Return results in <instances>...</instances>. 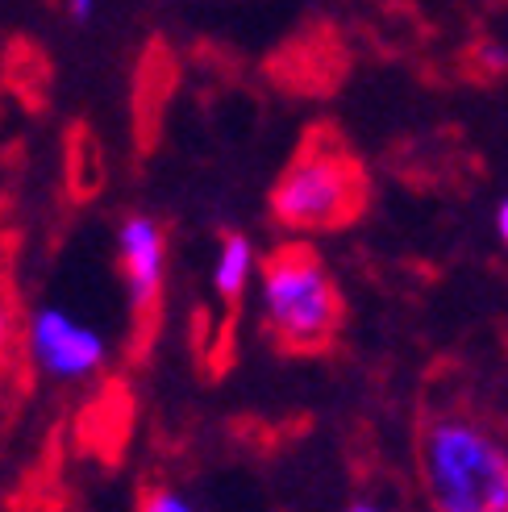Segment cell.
I'll return each mask as SVG.
<instances>
[{"mask_svg": "<svg viewBox=\"0 0 508 512\" xmlns=\"http://www.w3.org/2000/svg\"><path fill=\"white\" fill-rule=\"evenodd\" d=\"M138 512H200L188 492H180L175 483H150L138 500Z\"/></svg>", "mask_w": 508, "mask_h": 512, "instance_id": "cell-7", "label": "cell"}, {"mask_svg": "<svg viewBox=\"0 0 508 512\" xmlns=\"http://www.w3.org/2000/svg\"><path fill=\"white\" fill-rule=\"evenodd\" d=\"M479 63H484V71H492V75H504L508 71V50L496 46V42H484L479 46Z\"/></svg>", "mask_w": 508, "mask_h": 512, "instance_id": "cell-9", "label": "cell"}, {"mask_svg": "<svg viewBox=\"0 0 508 512\" xmlns=\"http://www.w3.org/2000/svg\"><path fill=\"white\" fill-rule=\"evenodd\" d=\"M367 175L338 142H309L279 171L271 188V217L288 234H329L363 213Z\"/></svg>", "mask_w": 508, "mask_h": 512, "instance_id": "cell-3", "label": "cell"}, {"mask_svg": "<svg viewBox=\"0 0 508 512\" xmlns=\"http://www.w3.org/2000/svg\"><path fill=\"white\" fill-rule=\"evenodd\" d=\"M117 275L130 313H155L171 275V238L155 213H125L113 234Z\"/></svg>", "mask_w": 508, "mask_h": 512, "instance_id": "cell-5", "label": "cell"}, {"mask_svg": "<svg viewBox=\"0 0 508 512\" xmlns=\"http://www.w3.org/2000/svg\"><path fill=\"white\" fill-rule=\"evenodd\" d=\"M417 475L434 512H508V438L467 408L425 417Z\"/></svg>", "mask_w": 508, "mask_h": 512, "instance_id": "cell-1", "label": "cell"}, {"mask_svg": "<svg viewBox=\"0 0 508 512\" xmlns=\"http://www.w3.org/2000/svg\"><path fill=\"white\" fill-rule=\"evenodd\" d=\"M21 350L25 363L55 388H84V383L105 375L113 358V342L105 329L67 304H38L25 313Z\"/></svg>", "mask_w": 508, "mask_h": 512, "instance_id": "cell-4", "label": "cell"}, {"mask_svg": "<svg viewBox=\"0 0 508 512\" xmlns=\"http://www.w3.org/2000/svg\"><path fill=\"white\" fill-rule=\"evenodd\" d=\"M63 9H67V17L75 25H88L96 17V9H100V0H63Z\"/></svg>", "mask_w": 508, "mask_h": 512, "instance_id": "cell-10", "label": "cell"}, {"mask_svg": "<svg viewBox=\"0 0 508 512\" xmlns=\"http://www.w3.org/2000/svg\"><path fill=\"white\" fill-rule=\"evenodd\" d=\"M254 296L263 329L284 350L317 354L342 329V292L309 246H279L267 254Z\"/></svg>", "mask_w": 508, "mask_h": 512, "instance_id": "cell-2", "label": "cell"}, {"mask_svg": "<svg viewBox=\"0 0 508 512\" xmlns=\"http://www.w3.org/2000/svg\"><path fill=\"white\" fill-rule=\"evenodd\" d=\"M259 271L263 259L254 242L242 234V229H225L213 246V263H209V288L217 300L225 304H238L254 284H259Z\"/></svg>", "mask_w": 508, "mask_h": 512, "instance_id": "cell-6", "label": "cell"}, {"mask_svg": "<svg viewBox=\"0 0 508 512\" xmlns=\"http://www.w3.org/2000/svg\"><path fill=\"white\" fill-rule=\"evenodd\" d=\"M496 234H500V242L508 246V196L496 204Z\"/></svg>", "mask_w": 508, "mask_h": 512, "instance_id": "cell-12", "label": "cell"}, {"mask_svg": "<svg viewBox=\"0 0 508 512\" xmlns=\"http://www.w3.org/2000/svg\"><path fill=\"white\" fill-rule=\"evenodd\" d=\"M17 342H21V321H17V309H13L9 292L0 288V363L13 354Z\"/></svg>", "mask_w": 508, "mask_h": 512, "instance_id": "cell-8", "label": "cell"}, {"mask_svg": "<svg viewBox=\"0 0 508 512\" xmlns=\"http://www.w3.org/2000/svg\"><path fill=\"white\" fill-rule=\"evenodd\" d=\"M342 512H392V508H388V504H379V500H367V496H363V500H350Z\"/></svg>", "mask_w": 508, "mask_h": 512, "instance_id": "cell-11", "label": "cell"}]
</instances>
